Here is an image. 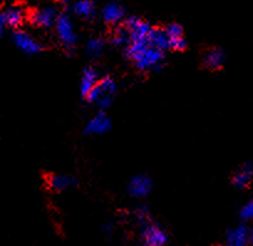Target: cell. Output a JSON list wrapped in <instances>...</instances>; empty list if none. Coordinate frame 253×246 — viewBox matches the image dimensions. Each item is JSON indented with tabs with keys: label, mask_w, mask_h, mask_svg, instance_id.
Masks as SVG:
<instances>
[{
	"label": "cell",
	"mask_w": 253,
	"mask_h": 246,
	"mask_svg": "<svg viewBox=\"0 0 253 246\" xmlns=\"http://www.w3.org/2000/svg\"><path fill=\"white\" fill-rule=\"evenodd\" d=\"M55 31L61 45L67 51H72L77 45L79 35L75 29V24L69 14H60L55 24Z\"/></svg>",
	"instance_id": "3"
},
{
	"label": "cell",
	"mask_w": 253,
	"mask_h": 246,
	"mask_svg": "<svg viewBox=\"0 0 253 246\" xmlns=\"http://www.w3.org/2000/svg\"><path fill=\"white\" fill-rule=\"evenodd\" d=\"M126 58L132 61L137 70L142 72H157L163 67L165 52L149 42L129 43L124 48Z\"/></svg>",
	"instance_id": "1"
},
{
	"label": "cell",
	"mask_w": 253,
	"mask_h": 246,
	"mask_svg": "<svg viewBox=\"0 0 253 246\" xmlns=\"http://www.w3.org/2000/svg\"><path fill=\"white\" fill-rule=\"evenodd\" d=\"M101 16L102 20L107 25L118 26L126 18V10L121 4L113 1V3H108L107 5H104V8L102 9Z\"/></svg>",
	"instance_id": "10"
},
{
	"label": "cell",
	"mask_w": 253,
	"mask_h": 246,
	"mask_svg": "<svg viewBox=\"0 0 253 246\" xmlns=\"http://www.w3.org/2000/svg\"><path fill=\"white\" fill-rule=\"evenodd\" d=\"M6 28H8V26H6L5 19H4V14H3V11H0V38L3 37Z\"/></svg>",
	"instance_id": "24"
},
{
	"label": "cell",
	"mask_w": 253,
	"mask_h": 246,
	"mask_svg": "<svg viewBox=\"0 0 253 246\" xmlns=\"http://www.w3.org/2000/svg\"><path fill=\"white\" fill-rule=\"evenodd\" d=\"M106 48V41L102 37H91L86 43V53L88 55L89 58L101 57L102 53L104 52Z\"/></svg>",
	"instance_id": "20"
},
{
	"label": "cell",
	"mask_w": 253,
	"mask_h": 246,
	"mask_svg": "<svg viewBox=\"0 0 253 246\" xmlns=\"http://www.w3.org/2000/svg\"><path fill=\"white\" fill-rule=\"evenodd\" d=\"M240 219L243 223H253V201L243 204L240 211Z\"/></svg>",
	"instance_id": "22"
},
{
	"label": "cell",
	"mask_w": 253,
	"mask_h": 246,
	"mask_svg": "<svg viewBox=\"0 0 253 246\" xmlns=\"http://www.w3.org/2000/svg\"><path fill=\"white\" fill-rule=\"evenodd\" d=\"M130 41V36L128 30L124 25H118L114 30V33L112 34L111 37V43L116 47H123L126 48L128 46Z\"/></svg>",
	"instance_id": "21"
},
{
	"label": "cell",
	"mask_w": 253,
	"mask_h": 246,
	"mask_svg": "<svg viewBox=\"0 0 253 246\" xmlns=\"http://www.w3.org/2000/svg\"><path fill=\"white\" fill-rule=\"evenodd\" d=\"M112 128V120L104 111L99 110L86 124L84 133L87 135H103Z\"/></svg>",
	"instance_id": "8"
},
{
	"label": "cell",
	"mask_w": 253,
	"mask_h": 246,
	"mask_svg": "<svg viewBox=\"0 0 253 246\" xmlns=\"http://www.w3.org/2000/svg\"><path fill=\"white\" fill-rule=\"evenodd\" d=\"M153 189V181L148 175H137L128 184V192L133 198H145Z\"/></svg>",
	"instance_id": "9"
},
{
	"label": "cell",
	"mask_w": 253,
	"mask_h": 246,
	"mask_svg": "<svg viewBox=\"0 0 253 246\" xmlns=\"http://www.w3.org/2000/svg\"><path fill=\"white\" fill-rule=\"evenodd\" d=\"M13 42L16 46V48L25 53L26 56H36L42 52V43L24 30L14 31Z\"/></svg>",
	"instance_id": "7"
},
{
	"label": "cell",
	"mask_w": 253,
	"mask_h": 246,
	"mask_svg": "<svg viewBox=\"0 0 253 246\" xmlns=\"http://www.w3.org/2000/svg\"><path fill=\"white\" fill-rule=\"evenodd\" d=\"M76 183L75 177L65 174H53L47 178L48 187L55 192H65L76 186Z\"/></svg>",
	"instance_id": "16"
},
{
	"label": "cell",
	"mask_w": 253,
	"mask_h": 246,
	"mask_svg": "<svg viewBox=\"0 0 253 246\" xmlns=\"http://www.w3.org/2000/svg\"><path fill=\"white\" fill-rule=\"evenodd\" d=\"M168 38H169V50L184 51L186 48V40L184 37L182 26L177 23H171L165 28Z\"/></svg>",
	"instance_id": "11"
},
{
	"label": "cell",
	"mask_w": 253,
	"mask_h": 246,
	"mask_svg": "<svg viewBox=\"0 0 253 246\" xmlns=\"http://www.w3.org/2000/svg\"><path fill=\"white\" fill-rule=\"evenodd\" d=\"M204 66L210 70H218L225 66L226 52L220 47H213L204 55Z\"/></svg>",
	"instance_id": "14"
},
{
	"label": "cell",
	"mask_w": 253,
	"mask_h": 246,
	"mask_svg": "<svg viewBox=\"0 0 253 246\" xmlns=\"http://www.w3.org/2000/svg\"><path fill=\"white\" fill-rule=\"evenodd\" d=\"M250 244L253 245V225L252 228H250Z\"/></svg>",
	"instance_id": "25"
},
{
	"label": "cell",
	"mask_w": 253,
	"mask_h": 246,
	"mask_svg": "<svg viewBox=\"0 0 253 246\" xmlns=\"http://www.w3.org/2000/svg\"><path fill=\"white\" fill-rule=\"evenodd\" d=\"M117 91H118V86H117V82L113 78H101L96 87L86 97V101L89 104H94L99 110L104 111L113 103Z\"/></svg>",
	"instance_id": "2"
},
{
	"label": "cell",
	"mask_w": 253,
	"mask_h": 246,
	"mask_svg": "<svg viewBox=\"0 0 253 246\" xmlns=\"http://www.w3.org/2000/svg\"><path fill=\"white\" fill-rule=\"evenodd\" d=\"M149 43L154 47L167 52L169 50V38L165 33V29L153 28L149 35Z\"/></svg>",
	"instance_id": "19"
},
{
	"label": "cell",
	"mask_w": 253,
	"mask_h": 246,
	"mask_svg": "<svg viewBox=\"0 0 253 246\" xmlns=\"http://www.w3.org/2000/svg\"><path fill=\"white\" fill-rule=\"evenodd\" d=\"M218 246H223V245H218ZM226 246H227V245H226Z\"/></svg>",
	"instance_id": "26"
},
{
	"label": "cell",
	"mask_w": 253,
	"mask_h": 246,
	"mask_svg": "<svg viewBox=\"0 0 253 246\" xmlns=\"http://www.w3.org/2000/svg\"><path fill=\"white\" fill-rule=\"evenodd\" d=\"M58 16L60 13L55 5H45L34 10L29 15V20L39 29H50L55 26Z\"/></svg>",
	"instance_id": "6"
},
{
	"label": "cell",
	"mask_w": 253,
	"mask_h": 246,
	"mask_svg": "<svg viewBox=\"0 0 253 246\" xmlns=\"http://www.w3.org/2000/svg\"><path fill=\"white\" fill-rule=\"evenodd\" d=\"M227 246H248L250 245V228L245 224L230 229L226 235Z\"/></svg>",
	"instance_id": "13"
},
{
	"label": "cell",
	"mask_w": 253,
	"mask_h": 246,
	"mask_svg": "<svg viewBox=\"0 0 253 246\" xmlns=\"http://www.w3.org/2000/svg\"><path fill=\"white\" fill-rule=\"evenodd\" d=\"M123 25L126 26L128 33H129V43L149 42L150 31L153 29V26L149 23H147L143 19L138 18V16H130V18H128L124 21Z\"/></svg>",
	"instance_id": "4"
},
{
	"label": "cell",
	"mask_w": 253,
	"mask_h": 246,
	"mask_svg": "<svg viewBox=\"0 0 253 246\" xmlns=\"http://www.w3.org/2000/svg\"><path fill=\"white\" fill-rule=\"evenodd\" d=\"M98 73H97V70L94 68H84L81 75V80H80V92H81V96L84 98H86L89 94V92L96 87V84L98 83Z\"/></svg>",
	"instance_id": "17"
},
{
	"label": "cell",
	"mask_w": 253,
	"mask_h": 246,
	"mask_svg": "<svg viewBox=\"0 0 253 246\" xmlns=\"http://www.w3.org/2000/svg\"><path fill=\"white\" fill-rule=\"evenodd\" d=\"M140 239L143 246H165L168 243V234L159 224L150 220L149 223L142 225Z\"/></svg>",
	"instance_id": "5"
},
{
	"label": "cell",
	"mask_w": 253,
	"mask_h": 246,
	"mask_svg": "<svg viewBox=\"0 0 253 246\" xmlns=\"http://www.w3.org/2000/svg\"><path fill=\"white\" fill-rule=\"evenodd\" d=\"M232 184L237 189H246L253 181V162L243 163L242 166L232 175Z\"/></svg>",
	"instance_id": "12"
},
{
	"label": "cell",
	"mask_w": 253,
	"mask_h": 246,
	"mask_svg": "<svg viewBox=\"0 0 253 246\" xmlns=\"http://www.w3.org/2000/svg\"><path fill=\"white\" fill-rule=\"evenodd\" d=\"M72 13L84 20H92L97 14L94 0H77L72 5Z\"/></svg>",
	"instance_id": "18"
},
{
	"label": "cell",
	"mask_w": 253,
	"mask_h": 246,
	"mask_svg": "<svg viewBox=\"0 0 253 246\" xmlns=\"http://www.w3.org/2000/svg\"><path fill=\"white\" fill-rule=\"evenodd\" d=\"M134 218L137 220L138 224H140V226L144 225V224L149 223L150 221V215H149V211H148L145 207H140L135 211L134 213Z\"/></svg>",
	"instance_id": "23"
},
{
	"label": "cell",
	"mask_w": 253,
	"mask_h": 246,
	"mask_svg": "<svg viewBox=\"0 0 253 246\" xmlns=\"http://www.w3.org/2000/svg\"><path fill=\"white\" fill-rule=\"evenodd\" d=\"M4 19H5V23L8 28L14 29V30H19L21 26L24 25V23L28 19L25 10H24L21 6H10L6 10L3 11Z\"/></svg>",
	"instance_id": "15"
}]
</instances>
